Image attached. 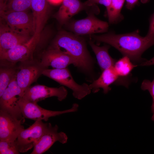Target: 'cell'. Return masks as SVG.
Returning a JSON list of instances; mask_svg holds the SVG:
<instances>
[{
  "label": "cell",
  "instance_id": "13",
  "mask_svg": "<svg viewBox=\"0 0 154 154\" xmlns=\"http://www.w3.org/2000/svg\"><path fill=\"white\" fill-rule=\"evenodd\" d=\"M58 127L56 125L52 126L49 123L44 133L33 147L31 154H41L48 150L57 141L65 144L67 142L68 137L64 132H58Z\"/></svg>",
  "mask_w": 154,
  "mask_h": 154
},
{
  "label": "cell",
  "instance_id": "18",
  "mask_svg": "<svg viewBox=\"0 0 154 154\" xmlns=\"http://www.w3.org/2000/svg\"><path fill=\"white\" fill-rule=\"evenodd\" d=\"M119 76L115 71L114 67L104 70L99 78L89 85L92 91L98 92L100 88L103 92L106 94L111 90L110 86L117 81Z\"/></svg>",
  "mask_w": 154,
  "mask_h": 154
},
{
  "label": "cell",
  "instance_id": "12",
  "mask_svg": "<svg viewBox=\"0 0 154 154\" xmlns=\"http://www.w3.org/2000/svg\"><path fill=\"white\" fill-rule=\"evenodd\" d=\"M25 120L17 119L0 110V141H14L24 129Z\"/></svg>",
  "mask_w": 154,
  "mask_h": 154
},
{
  "label": "cell",
  "instance_id": "16",
  "mask_svg": "<svg viewBox=\"0 0 154 154\" xmlns=\"http://www.w3.org/2000/svg\"><path fill=\"white\" fill-rule=\"evenodd\" d=\"M88 10L80 0H63L54 17L61 24L66 25L80 11L85 10L87 12Z\"/></svg>",
  "mask_w": 154,
  "mask_h": 154
},
{
  "label": "cell",
  "instance_id": "30",
  "mask_svg": "<svg viewBox=\"0 0 154 154\" xmlns=\"http://www.w3.org/2000/svg\"><path fill=\"white\" fill-rule=\"evenodd\" d=\"M9 0H0V11H3Z\"/></svg>",
  "mask_w": 154,
  "mask_h": 154
},
{
  "label": "cell",
  "instance_id": "27",
  "mask_svg": "<svg viewBox=\"0 0 154 154\" xmlns=\"http://www.w3.org/2000/svg\"><path fill=\"white\" fill-rule=\"evenodd\" d=\"M146 36L149 37H154V13L150 18L149 29Z\"/></svg>",
  "mask_w": 154,
  "mask_h": 154
},
{
  "label": "cell",
  "instance_id": "21",
  "mask_svg": "<svg viewBox=\"0 0 154 154\" xmlns=\"http://www.w3.org/2000/svg\"><path fill=\"white\" fill-rule=\"evenodd\" d=\"M130 59L127 56H124L116 62L114 68L119 76L125 77L128 76L136 65L133 64Z\"/></svg>",
  "mask_w": 154,
  "mask_h": 154
},
{
  "label": "cell",
  "instance_id": "29",
  "mask_svg": "<svg viewBox=\"0 0 154 154\" xmlns=\"http://www.w3.org/2000/svg\"><path fill=\"white\" fill-rule=\"evenodd\" d=\"M140 65L141 66H149L154 65V56L148 60L142 62Z\"/></svg>",
  "mask_w": 154,
  "mask_h": 154
},
{
  "label": "cell",
  "instance_id": "6",
  "mask_svg": "<svg viewBox=\"0 0 154 154\" xmlns=\"http://www.w3.org/2000/svg\"><path fill=\"white\" fill-rule=\"evenodd\" d=\"M18 103L23 117L35 121L44 120L47 121L51 117L76 112L79 107L78 104L74 103L69 109L52 111L44 109L38 106L37 103L29 101L23 97H19Z\"/></svg>",
  "mask_w": 154,
  "mask_h": 154
},
{
  "label": "cell",
  "instance_id": "8",
  "mask_svg": "<svg viewBox=\"0 0 154 154\" xmlns=\"http://www.w3.org/2000/svg\"><path fill=\"white\" fill-rule=\"evenodd\" d=\"M21 90L16 78L9 84L0 97V110L5 112L19 120H25L18 103L22 97Z\"/></svg>",
  "mask_w": 154,
  "mask_h": 154
},
{
  "label": "cell",
  "instance_id": "25",
  "mask_svg": "<svg viewBox=\"0 0 154 154\" xmlns=\"http://www.w3.org/2000/svg\"><path fill=\"white\" fill-rule=\"evenodd\" d=\"M141 88L143 90H148L152 96V103L151 110L153 115L151 119L154 121V78L152 81L148 80H144L141 83Z\"/></svg>",
  "mask_w": 154,
  "mask_h": 154
},
{
  "label": "cell",
  "instance_id": "7",
  "mask_svg": "<svg viewBox=\"0 0 154 154\" xmlns=\"http://www.w3.org/2000/svg\"><path fill=\"white\" fill-rule=\"evenodd\" d=\"M16 80L22 92L25 91L39 77L44 70L48 68L42 64L40 61L33 59L19 62Z\"/></svg>",
  "mask_w": 154,
  "mask_h": 154
},
{
  "label": "cell",
  "instance_id": "5",
  "mask_svg": "<svg viewBox=\"0 0 154 154\" xmlns=\"http://www.w3.org/2000/svg\"><path fill=\"white\" fill-rule=\"evenodd\" d=\"M87 16L79 20H70L66 25L68 30L74 34L80 36L104 33L108 31V23L97 18L94 13L87 12Z\"/></svg>",
  "mask_w": 154,
  "mask_h": 154
},
{
  "label": "cell",
  "instance_id": "11",
  "mask_svg": "<svg viewBox=\"0 0 154 154\" xmlns=\"http://www.w3.org/2000/svg\"><path fill=\"white\" fill-rule=\"evenodd\" d=\"M67 94V90L63 86L55 88L37 85L29 87L25 91L22 97L29 101L37 103L52 97H57L58 100L61 101L66 98Z\"/></svg>",
  "mask_w": 154,
  "mask_h": 154
},
{
  "label": "cell",
  "instance_id": "1",
  "mask_svg": "<svg viewBox=\"0 0 154 154\" xmlns=\"http://www.w3.org/2000/svg\"><path fill=\"white\" fill-rule=\"evenodd\" d=\"M91 38L98 42H104L114 47L131 60L140 62L141 56L147 49L154 44V37L139 35V31L126 34H117L110 32L100 35H90Z\"/></svg>",
  "mask_w": 154,
  "mask_h": 154
},
{
  "label": "cell",
  "instance_id": "19",
  "mask_svg": "<svg viewBox=\"0 0 154 154\" xmlns=\"http://www.w3.org/2000/svg\"><path fill=\"white\" fill-rule=\"evenodd\" d=\"M18 65L4 60H0V97L9 84L16 78Z\"/></svg>",
  "mask_w": 154,
  "mask_h": 154
},
{
  "label": "cell",
  "instance_id": "3",
  "mask_svg": "<svg viewBox=\"0 0 154 154\" xmlns=\"http://www.w3.org/2000/svg\"><path fill=\"white\" fill-rule=\"evenodd\" d=\"M42 75L71 89L73 96L78 100L82 99L89 94L92 91L89 85L87 83H85L82 84L77 83L67 68H47L44 70Z\"/></svg>",
  "mask_w": 154,
  "mask_h": 154
},
{
  "label": "cell",
  "instance_id": "24",
  "mask_svg": "<svg viewBox=\"0 0 154 154\" xmlns=\"http://www.w3.org/2000/svg\"><path fill=\"white\" fill-rule=\"evenodd\" d=\"M20 153L15 141H0V154H18Z\"/></svg>",
  "mask_w": 154,
  "mask_h": 154
},
{
  "label": "cell",
  "instance_id": "4",
  "mask_svg": "<svg viewBox=\"0 0 154 154\" xmlns=\"http://www.w3.org/2000/svg\"><path fill=\"white\" fill-rule=\"evenodd\" d=\"M0 12L1 20L13 31L25 35L31 36L34 34L35 28L32 13L31 14L27 11Z\"/></svg>",
  "mask_w": 154,
  "mask_h": 154
},
{
  "label": "cell",
  "instance_id": "2",
  "mask_svg": "<svg viewBox=\"0 0 154 154\" xmlns=\"http://www.w3.org/2000/svg\"><path fill=\"white\" fill-rule=\"evenodd\" d=\"M56 49L72 57L76 67L85 73L92 70L93 61L86 46L85 40L80 36L63 31L59 32L49 48Z\"/></svg>",
  "mask_w": 154,
  "mask_h": 154
},
{
  "label": "cell",
  "instance_id": "23",
  "mask_svg": "<svg viewBox=\"0 0 154 154\" xmlns=\"http://www.w3.org/2000/svg\"><path fill=\"white\" fill-rule=\"evenodd\" d=\"M31 7V0H9L4 9L1 11H27Z\"/></svg>",
  "mask_w": 154,
  "mask_h": 154
},
{
  "label": "cell",
  "instance_id": "17",
  "mask_svg": "<svg viewBox=\"0 0 154 154\" xmlns=\"http://www.w3.org/2000/svg\"><path fill=\"white\" fill-rule=\"evenodd\" d=\"M47 0H31V9L32 11L35 25L34 34L40 36L47 21L49 14Z\"/></svg>",
  "mask_w": 154,
  "mask_h": 154
},
{
  "label": "cell",
  "instance_id": "28",
  "mask_svg": "<svg viewBox=\"0 0 154 154\" xmlns=\"http://www.w3.org/2000/svg\"><path fill=\"white\" fill-rule=\"evenodd\" d=\"M139 0H125L126 7L129 9H131L136 5Z\"/></svg>",
  "mask_w": 154,
  "mask_h": 154
},
{
  "label": "cell",
  "instance_id": "22",
  "mask_svg": "<svg viewBox=\"0 0 154 154\" xmlns=\"http://www.w3.org/2000/svg\"><path fill=\"white\" fill-rule=\"evenodd\" d=\"M125 0H112L110 9L107 12L109 22L116 23L120 20L122 17L121 11Z\"/></svg>",
  "mask_w": 154,
  "mask_h": 154
},
{
  "label": "cell",
  "instance_id": "9",
  "mask_svg": "<svg viewBox=\"0 0 154 154\" xmlns=\"http://www.w3.org/2000/svg\"><path fill=\"white\" fill-rule=\"evenodd\" d=\"M48 124L42 120H37L22 130L15 140L19 152H26L33 147L45 132Z\"/></svg>",
  "mask_w": 154,
  "mask_h": 154
},
{
  "label": "cell",
  "instance_id": "31",
  "mask_svg": "<svg viewBox=\"0 0 154 154\" xmlns=\"http://www.w3.org/2000/svg\"><path fill=\"white\" fill-rule=\"evenodd\" d=\"M63 0H47L49 3L54 5H57L62 3Z\"/></svg>",
  "mask_w": 154,
  "mask_h": 154
},
{
  "label": "cell",
  "instance_id": "20",
  "mask_svg": "<svg viewBox=\"0 0 154 154\" xmlns=\"http://www.w3.org/2000/svg\"><path fill=\"white\" fill-rule=\"evenodd\" d=\"M89 43L96 56L98 64L102 71L114 67L116 61L108 53L109 46H99L90 39Z\"/></svg>",
  "mask_w": 154,
  "mask_h": 154
},
{
  "label": "cell",
  "instance_id": "26",
  "mask_svg": "<svg viewBox=\"0 0 154 154\" xmlns=\"http://www.w3.org/2000/svg\"><path fill=\"white\" fill-rule=\"evenodd\" d=\"M111 1L112 0H87L84 3V5L89 9L96 6L97 4L102 5L106 8L107 12L110 9Z\"/></svg>",
  "mask_w": 154,
  "mask_h": 154
},
{
  "label": "cell",
  "instance_id": "10",
  "mask_svg": "<svg viewBox=\"0 0 154 154\" xmlns=\"http://www.w3.org/2000/svg\"><path fill=\"white\" fill-rule=\"evenodd\" d=\"M40 40V36L34 34L26 42L9 50L0 56V60L17 64L33 59V54Z\"/></svg>",
  "mask_w": 154,
  "mask_h": 154
},
{
  "label": "cell",
  "instance_id": "15",
  "mask_svg": "<svg viewBox=\"0 0 154 154\" xmlns=\"http://www.w3.org/2000/svg\"><path fill=\"white\" fill-rule=\"evenodd\" d=\"M40 61L42 64L48 68L51 66L54 68H65L71 64L76 66V61L70 56L56 49L44 51Z\"/></svg>",
  "mask_w": 154,
  "mask_h": 154
},
{
  "label": "cell",
  "instance_id": "14",
  "mask_svg": "<svg viewBox=\"0 0 154 154\" xmlns=\"http://www.w3.org/2000/svg\"><path fill=\"white\" fill-rule=\"evenodd\" d=\"M0 26V56L9 50L28 41L33 36L18 34L11 29L1 20Z\"/></svg>",
  "mask_w": 154,
  "mask_h": 154
}]
</instances>
